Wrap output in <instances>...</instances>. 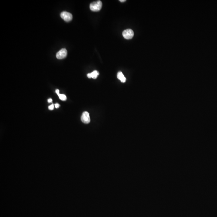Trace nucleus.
I'll list each match as a JSON object with an SVG mask.
<instances>
[{"label":"nucleus","instance_id":"obj_13","mask_svg":"<svg viewBox=\"0 0 217 217\" xmlns=\"http://www.w3.org/2000/svg\"><path fill=\"white\" fill-rule=\"evenodd\" d=\"M126 1V0H120V1L121 2H124Z\"/></svg>","mask_w":217,"mask_h":217},{"label":"nucleus","instance_id":"obj_6","mask_svg":"<svg viewBox=\"0 0 217 217\" xmlns=\"http://www.w3.org/2000/svg\"><path fill=\"white\" fill-rule=\"evenodd\" d=\"M99 75V72L96 70H95L90 73L87 74V77L89 78H93V79H96L98 76Z\"/></svg>","mask_w":217,"mask_h":217},{"label":"nucleus","instance_id":"obj_4","mask_svg":"<svg viewBox=\"0 0 217 217\" xmlns=\"http://www.w3.org/2000/svg\"><path fill=\"white\" fill-rule=\"evenodd\" d=\"M81 121L85 124H88L90 122V119L89 114L87 111H84L82 114L81 117Z\"/></svg>","mask_w":217,"mask_h":217},{"label":"nucleus","instance_id":"obj_8","mask_svg":"<svg viewBox=\"0 0 217 217\" xmlns=\"http://www.w3.org/2000/svg\"><path fill=\"white\" fill-rule=\"evenodd\" d=\"M58 95L60 100H61L62 101H65L66 100L67 98H66V96L64 94H61L59 93Z\"/></svg>","mask_w":217,"mask_h":217},{"label":"nucleus","instance_id":"obj_2","mask_svg":"<svg viewBox=\"0 0 217 217\" xmlns=\"http://www.w3.org/2000/svg\"><path fill=\"white\" fill-rule=\"evenodd\" d=\"M60 17L66 22H70L72 20V15L70 13L67 11H63L60 13Z\"/></svg>","mask_w":217,"mask_h":217},{"label":"nucleus","instance_id":"obj_10","mask_svg":"<svg viewBox=\"0 0 217 217\" xmlns=\"http://www.w3.org/2000/svg\"><path fill=\"white\" fill-rule=\"evenodd\" d=\"M55 107L56 108H58L60 107V105H59V104H55Z\"/></svg>","mask_w":217,"mask_h":217},{"label":"nucleus","instance_id":"obj_12","mask_svg":"<svg viewBox=\"0 0 217 217\" xmlns=\"http://www.w3.org/2000/svg\"><path fill=\"white\" fill-rule=\"evenodd\" d=\"M56 94H57V95H58V94H59V90L58 89H56Z\"/></svg>","mask_w":217,"mask_h":217},{"label":"nucleus","instance_id":"obj_3","mask_svg":"<svg viewBox=\"0 0 217 217\" xmlns=\"http://www.w3.org/2000/svg\"><path fill=\"white\" fill-rule=\"evenodd\" d=\"M122 35L125 39L129 40L134 37V32L132 29H129L124 30L123 32Z\"/></svg>","mask_w":217,"mask_h":217},{"label":"nucleus","instance_id":"obj_9","mask_svg":"<svg viewBox=\"0 0 217 217\" xmlns=\"http://www.w3.org/2000/svg\"><path fill=\"white\" fill-rule=\"evenodd\" d=\"M48 108H49V109L50 110H53V109H54V105H51L49 106Z\"/></svg>","mask_w":217,"mask_h":217},{"label":"nucleus","instance_id":"obj_7","mask_svg":"<svg viewBox=\"0 0 217 217\" xmlns=\"http://www.w3.org/2000/svg\"><path fill=\"white\" fill-rule=\"evenodd\" d=\"M117 77L122 83H125L126 82V77H125V76H124L122 72H118Z\"/></svg>","mask_w":217,"mask_h":217},{"label":"nucleus","instance_id":"obj_5","mask_svg":"<svg viewBox=\"0 0 217 217\" xmlns=\"http://www.w3.org/2000/svg\"><path fill=\"white\" fill-rule=\"evenodd\" d=\"M67 54V51L65 49L60 50L56 54V58L58 59H62L66 57Z\"/></svg>","mask_w":217,"mask_h":217},{"label":"nucleus","instance_id":"obj_1","mask_svg":"<svg viewBox=\"0 0 217 217\" xmlns=\"http://www.w3.org/2000/svg\"><path fill=\"white\" fill-rule=\"evenodd\" d=\"M102 2L101 1H97L93 2L90 5V9L93 11H99L101 10L102 7Z\"/></svg>","mask_w":217,"mask_h":217},{"label":"nucleus","instance_id":"obj_11","mask_svg":"<svg viewBox=\"0 0 217 217\" xmlns=\"http://www.w3.org/2000/svg\"><path fill=\"white\" fill-rule=\"evenodd\" d=\"M47 101L49 103H51V102H52V99L51 98L47 100Z\"/></svg>","mask_w":217,"mask_h":217}]
</instances>
